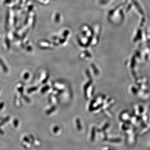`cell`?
<instances>
[{
    "label": "cell",
    "instance_id": "2",
    "mask_svg": "<svg viewBox=\"0 0 150 150\" xmlns=\"http://www.w3.org/2000/svg\"><path fill=\"white\" fill-rule=\"evenodd\" d=\"M4 106V103H1L0 104V110L2 109L3 108V107Z\"/></svg>",
    "mask_w": 150,
    "mask_h": 150
},
{
    "label": "cell",
    "instance_id": "3",
    "mask_svg": "<svg viewBox=\"0 0 150 150\" xmlns=\"http://www.w3.org/2000/svg\"><path fill=\"white\" fill-rule=\"evenodd\" d=\"M28 77V76L27 74H26L25 75V76H24L25 79H27Z\"/></svg>",
    "mask_w": 150,
    "mask_h": 150
},
{
    "label": "cell",
    "instance_id": "1",
    "mask_svg": "<svg viewBox=\"0 0 150 150\" xmlns=\"http://www.w3.org/2000/svg\"><path fill=\"white\" fill-rule=\"evenodd\" d=\"M0 65L1 66V67H2L3 69H4V71L5 72H7L8 71L7 67H6V65L3 62V61H2L1 59H0Z\"/></svg>",
    "mask_w": 150,
    "mask_h": 150
}]
</instances>
